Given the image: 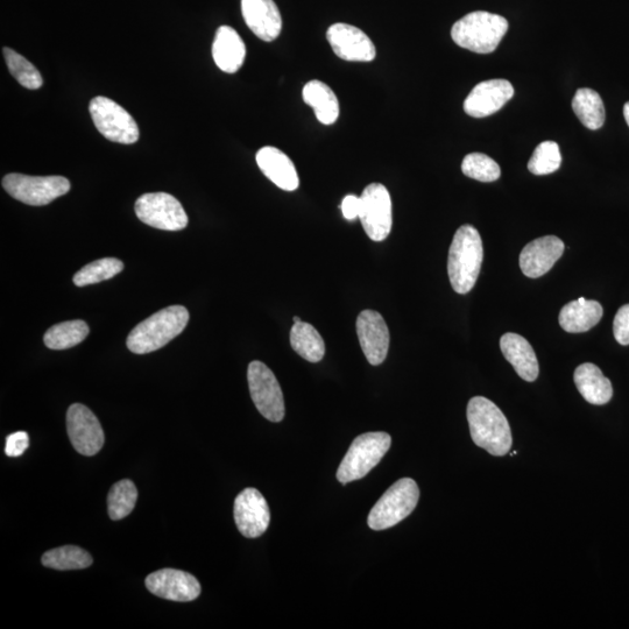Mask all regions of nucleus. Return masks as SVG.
Listing matches in <instances>:
<instances>
[{
  "label": "nucleus",
  "instance_id": "nucleus-1",
  "mask_svg": "<svg viewBox=\"0 0 629 629\" xmlns=\"http://www.w3.org/2000/svg\"><path fill=\"white\" fill-rule=\"evenodd\" d=\"M472 441L497 457L510 452L513 444L510 423L500 408L483 397L472 398L468 405Z\"/></svg>",
  "mask_w": 629,
  "mask_h": 629
},
{
  "label": "nucleus",
  "instance_id": "nucleus-2",
  "mask_svg": "<svg viewBox=\"0 0 629 629\" xmlns=\"http://www.w3.org/2000/svg\"><path fill=\"white\" fill-rule=\"evenodd\" d=\"M484 259L482 237L472 225H463L452 240L448 273L450 284L458 294H468L475 287Z\"/></svg>",
  "mask_w": 629,
  "mask_h": 629
},
{
  "label": "nucleus",
  "instance_id": "nucleus-3",
  "mask_svg": "<svg viewBox=\"0 0 629 629\" xmlns=\"http://www.w3.org/2000/svg\"><path fill=\"white\" fill-rule=\"evenodd\" d=\"M189 313L185 307L171 306L148 317L131 331L127 337V348L137 355L164 348L187 327Z\"/></svg>",
  "mask_w": 629,
  "mask_h": 629
},
{
  "label": "nucleus",
  "instance_id": "nucleus-4",
  "mask_svg": "<svg viewBox=\"0 0 629 629\" xmlns=\"http://www.w3.org/2000/svg\"><path fill=\"white\" fill-rule=\"evenodd\" d=\"M508 31L506 18L490 12L477 11L456 21L451 38L456 45L473 53L490 54L496 51Z\"/></svg>",
  "mask_w": 629,
  "mask_h": 629
},
{
  "label": "nucleus",
  "instance_id": "nucleus-5",
  "mask_svg": "<svg viewBox=\"0 0 629 629\" xmlns=\"http://www.w3.org/2000/svg\"><path fill=\"white\" fill-rule=\"evenodd\" d=\"M391 444L392 437L383 431L358 436L339 465L338 482L345 485L369 475L390 450Z\"/></svg>",
  "mask_w": 629,
  "mask_h": 629
},
{
  "label": "nucleus",
  "instance_id": "nucleus-6",
  "mask_svg": "<svg viewBox=\"0 0 629 629\" xmlns=\"http://www.w3.org/2000/svg\"><path fill=\"white\" fill-rule=\"evenodd\" d=\"M420 490L415 480L402 478L388 489L372 508L367 524L373 530L397 526L418 506Z\"/></svg>",
  "mask_w": 629,
  "mask_h": 629
},
{
  "label": "nucleus",
  "instance_id": "nucleus-7",
  "mask_svg": "<svg viewBox=\"0 0 629 629\" xmlns=\"http://www.w3.org/2000/svg\"><path fill=\"white\" fill-rule=\"evenodd\" d=\"M2 183L13 199L33 207L47 206L66 195L72 187L63 176H28L18 173L7 174Z\"/></svg>",
  "mask_w": 629,
  "mask_h": 629
},
{
  "label": "nucleus",
  "instance_id": "nucleus-8",
  "mask_svg": "<svg viewBox=\"0 0 629 629\" xmlns=\"http://www.w3.org/2000/svg\"><path fill=\"white\" fill-rule=\"evenodd\" d=\"M96 129L113 143L131 145L139 140L136 120L122 106L103 96L95 97L89 105Z\"/></svg>",
  "mask_w": 629,
  "mask_h": 629
},
{
  "label": "nucleus",
  "instance_id": "nucleus-9",
  "mask_svg": "<svg viewBox=\"0 0 629 629\" xmlns=\"http://www.w3.org/2000/svg\"><path fill=\"white\" fill-rule=\"evenodd\" d=\"M251 398L258 411L271 422H281L285 418L284 394L277 378L261 362H252L247 371Z\"/></svg>",
  "mask_w": 629,
  "mask_h": 629
},
{
  "label": "nucleus",
  "instance_id": "nucleus-10",
  "mask_svg": "<svg viewBox=\"0 0 629 629\" xmlns=\"http://www.w3.org/2000/svg\"><path fill=\"white\" fill-rule=\"evenodd\" d=\"M134 209L141 222L155 229L180 231L188 225V216L182 204L167 193L140 196Z\"/></svg>",
  "mask_w": 629,
  "mask_h": 629
},
{
  "label": "nucleus",
  "instance_id": "nucleus-11",
  "mask_svg": "<svg viewBox=\"0 0 629 629\" xmlns=\"http://www.w3.org/2000/svg\"><path fill=\"white\" fill-rule=\"evenodd\" d=\"M360 209V222L366 235L373 242H383L390 236L393 224L392 200L390 192L381 183H372L364 189Z\"/></svg>",
  "mask_w": 629,
  "mask_h": 629
},
{
  "label": "nucleus",
  "instance_id": "nucleus-12",
  "mask_svg": "<svg viewBox=\"0 0 629 629\" xmlns=\"http://www.w3.org/2000/svg\"><path fill=\"white\" fill-rule=\"evenodd\" d=\"M67 431L70 442L79 454L95 456L103 448L104 431L90 409L81 404L70 406L67 412Z\"/></svg>",
  "mask_w": 629,
  "mask_h": 629
},
{
  "label": "nucleus",
  "instance_id": "nucleus-13",
  "mask_svg": "<svg viewBox=\"0 0 629 629\" xmlns=\"http://www.w3.org/2000/svg\"><path fill=\"white\" fill-rule=\"evenodd\" d=\"M233 517L240 534L247 539H257L270 526L271 512L263 494L250 487L238 494Z\"/></svg>",
  "mask_w": 629,
  "mask_h": 629
},
{
  "label": "nucleus",
  "instance_id": "nucleus-14",
  "mask_svg": "<svg viewBox=\"0 0 629 629\" xmlns=\"http://www.w3.org/2000/svg\"><path fill=\"white\" fill-rule=\"evenodd\" d=\"M146 588L162 599L172 602H193L201 595V584L188 572L175 569H162L146 578Z\"/></svg>",
  "mask_w": 629,
  "mask_h": 629
},
{
  "label": "nucleus",
  "instance_id": "nucleus-15",
  "mask_svg": "<svg viewBox=\"0 0 629 629\" xmlns=\"http://www.w3.org/2000/svg\"><path fill=\"white\" fill-rule=\"evenodd\" d=\"M327 39L339 59L349 62H371L376 59V46L356 26L343 23L331 25Z\"/></svg>",
  "mask_w": 629,
  "mask_h": 629
},
{
  "label": "nucleus",
  "instance_id": "nucleus-16",
  "mask_svg": "<svg viewBox=\"0 0 629 629\" xmlns=\"http://www.w3.org/2000/svg\"><path fill=\"white\" fill-rule=\"evenodd\" d=\"M357 335L369 363L383 364L390 349V330L384 317L374 310H364L357 318Z\"/></svg>",
  "mask_w": 629,
  "mask_h": 629
},
{
  "label": "nucleus",
  "instance_id": "nucleus-17",
  "mask_svg": "<svg viewBox=\"0 0 629 629\" xmlns=\"http://www.w3.org/2000/svg\"><path fill=\"white\" fill-rule=\"evenodd\" d=\"M514 96V88L507 80H489L477 84L464 102L469 116L484 118L503 109Z\"/></svg>",
  "mask_w": 629,
  "mask_h": 629
},
{
  "label": "nucleus",
  "instance_id": "nucleus-18",
  "mask_svg": "<svg viewBox=\"0 0 629 629\" xmlns=\"http://www.w3.org/2000/svg\"><path fill=\"white\" fill-rule=\"evenodd\" d=\"M564 243L555 236H546L533 240L520 254L522 273L536 279L547 274L563 256Z\"/></svg>",
  "mask_w": 629,
  "mask_h": 629
},
{
  "label": "nucleus",
  "instance_id": "nucleus-19",
  "mask_svg": "<svg viewBox=\"0 0 629 629\" xmlns=\"http://www.w3.org/2000/svg\"><path fill=\"white\" fill-rule=\"evenodd\" d=\"M242 14L247 27L260 40L272 42L282 31V18L273 0H242Z\"/></svg>",
  "mask_w": 629,
  "mask_h": 629
},
{
  "label": "nucleus",
  "instance_id": "nucleus-20",
  "mask_svg": "<svg viewBox=\"0 0 629 629\" xmlns=\"http://www.w3.org/2000/svg\"><path fill=\"white\" fill-rule=\"evenodd\" d=\"M257 164L260 171L275 186L286 192H294L300 186L298 172L288 155L277 147L266 146L257 153Z\"/></svg>",
  "mask_w": 629,
  "mask_h": 629
},
{
  "label": "nucleus",
  "instance_id": "nucleus-21",
  "mask_svg": "<svg viewBox=\"0 0 629 629\" xmlns=\"http://www.w3.org/2000/svg\"><path fill=\"white\" fill-rule=\"evenodd\" d=\"M500 349L520 378L533 383L539 377V362L533 346L525 337L508 332L500 339Z\"/></svg>",
  "mask_w": 629,
  "mask_h": 629
},
{
  "label": "nucleus",
  "instance_id": "nucleus-22",
  "mask_svg": "<svg viewBox=\"0 0 629 629\" xmlns=\"http://www.w3.org/2000/svg\"><path fill=\"white\" fill-rule=\"evenodd\" d=\"M212 58L224 73L235 74L244 65L246 46L240 35L230 26H221L212 44Z\"/></svg>",
  "mask_w": 629,
  "mask_h": 629
},
{
  "label": "nucleus",
  "instance_id": "nucleus-23",
  "mask_svg": "<svg viewBox=\"0 0 629 629\" xmlns=\"http://www.w3.org/2000/svg\"><path fill=\"white\" fill-rule=\"evenodd\" d=\"M574 379L577 390L591 405H606L613 397L611 381L595 364L585 363L578 366Z\"/></svg>",
  "mask_w": 629,
  "mask_h": 629
},
{
  "label": "nucleus",
  "instance_id": "nucleus-24",
  "mask_svg": "<svg viewBox=\"0 0 629 629\" xmlns=\"http://www.w3.org/2000/svg\"><path fill=\"white\" fill-rule=\"evenodd\" d=\"M604 310L597 301L586 300L584 298L569 302L565 305L560 314V324L563 330L571 334L586 332L602 320Z\"/></svg>",
  "mask_w": 629,
  "mask_h": 629
},
{
  "label": "nucleus",
  "instance_id": "nucleus-25",
  "mask_svg": "<svg viewBox=\"0 0 629 629\" xmlns=\"http://www.w3.org/2000/svg\"><path fill=\"white\" fill-rule=\"evenodd\" d=\"M303 101L312 106L318 122L332 125L339 117V102L336 94L327 84L313 80L302 90Z\"/></svg>",
  "mask_w": 629,
  "mask_h": 629
},
{
  "label": "nucleus",
  "instance_id": "nucleus-26",
  "mask_svg": "<svg viewBox=\"0 0 629 629\" xmlns=\"http://www.w3.org/2000/svg\"><path fill=\"white\" fill-rule=\"evenodd\" d=\"M291 345L298 355L310 363L321 362L325 355V344L320 332L306 322L294 323Z\"/></svg>",
  "mask_w": 629,
  "mask_h": 629
},
{
  "label": "nucleus",
  "instance_id": "nucleus-27",
  "mask_svg": "<svg viewBox=\"0 0 629 629\" xmlns=\"http://www.w3.org/2000/svg\"><path fill=\"white\" fill-rule=\"evenodd\" d=\"M572 109L582 124L590 130H599L605 123V106L602 97L595 90L578 89L572 100Z\"/></svg>",
  "mask_w": 629,
  "mask_h": 629
},
{
  "label": "nucleus",
  "instance_id": "nucleus-28",
  "mask_svg": "<svg viewBox=\"0 0 629 629\" xmlns=\"http://www.w3.org/2000/svg\"><path fill=\"white\" fill-rule=\"evenodd\" d=\"M88 335L89 327L86 322L68 321L55 324L54 327L48 329L44 342L48 349L67 350L82 343Z\"/></svg>",
  "mask_w": 629,
  "mask_h": 629
},
{
  "label": "nucleus",
  "instance_id": "nucleus-29",
  "mask_svg": "<svg viewBox=\"0 0 629 629\" xmlns=\"http://www.w3.org/2000/svg\"><path fill=\"white\" fill-rule=\"evenodd\" d=\"M47 568L60 571L87 569L93 564V557L86 550L65 546L47 551L41 558Z\"/></svg>",
  "mask_w": 629,
  "mask_h": 629
},
{
  "label": "nucleus",
  "instance_id": "nucleus-30",
  "mask_svg": "<svg viewBox=\"0 0 629 629\" xmlns=\"http://www.w3.org/2000/svg\"><path fill=\"white\" fill-rule=\"evenodd\" d=\"M138 491L136 485L131 480L124 479L111 487L108 496V510L112 520H122L129 515L136 507Z\"/></svg>",
  "mask_w": 629,
  "mask_h": 629
},
{
  "label": "nucleus",
  "instance_id": "nucleus-31",
  "mask_svg": "<svg viewBox=\"0 0 629 629\" xmlns=\"http://www.w3.org/2000/svg\"><path fill=\"white\" fill-rule=\"evenodd\" d=\"M7 68L21 86L30 90H38L44 84L39 70L32 63L11 48L3 49Z\"/></svg>",
  "mask_w": 629,
  "mask_h": 629
},
{
  "label": "nucleus",
  "instance_id": "nucleus-32",
  "mask_svg": "<svg viewBox=\"0 0 629 629\" xmlns=\"http://www.w3.org/2000/svg\"><path fill=\"white\" fill-rule=\"evenodd\" d=\"M124 270L122 261L116 258H104L94 261L74 275V284L77 287L98 284L116 277Z\"/></svg>",
  "mask_w": 629,
  "mask_h": 629
},
{
  "label": "nucleus",
  "instance_id": "nucleus-33",
  "mask_svg": "<svg viewBox=\"0 0 629 629\" xmlns=\"http://www.w3.org/2000/svg\"><path fill=\"white\" fill-rule=\"evenodd\" d=\"M561 164L560 146L555 141H543L535 148L533 157L528 162V169L534 175H548L560 169Z\"/></svg>",
  "mask_w": 629,
  "mask_h": 629
},
{
  "label": "nucleus",
  "instance_id": "nucleus-34",
  "mask_svg": "<svg viewBox=\"0 0 629 629\" xmlns=\"http://www.w3.org/2000/svg\"><path fill=\"white\" fill-rule=\"evenodd\" d=\"M462 171L468 178L480 182H494L500 178L501 169L496 161L483 153L466 155Z\"/></svg>",
  "mask_w": 629,
  "mask_h": 629
},
{
  "label": "nucleus",
  "instance_id": "nucleus-35",
  "mask_svg": "<svg viewBox=\"0 0 629 629\" xmlns=\"http://www.w3.org/2000/svg\"><path fill=\"white\" fill-rule=\"evenodd\" d=\"M614 337L621 345H629V305L623 306L614 318Z\"/></svg>",
  "mask_w": 629,
  "mask_h": 629
},
{
  "label": "nucleus",
  "instance_id": "nucleus-36",
  "mask_svg": "<svg viewBox=\"0 0 629 629\" xmlns=\"http://www.w3.org/2000/svg\"><path fill=\"white\" fill-rule=\"evenodd\" d=\"M30 445V437L26 431H18L6 438L5 454L9 457H20L24 455Z\"/></svg>",
  "mask_w": 629,
  "mask_h": 629
},
{
  "label": "nucleus",
  "instance_id": "nucleus-37",
  "mask_svg": "<svg viewBox=\"0 0 629 629\" xmlns=\"http://www.w3.org/2000/svg\"><path fill=\"white\" fill-rule=\"evenodd\" d=\"M342 214L348 221H356L362 209V200L356 195L345 196L341 204Z\"/></svg>",
  "mask_w": 629,
  "mask_h": 629
},
{
  "label": "nucleus",
  "instance_id": "nucleus-38",
  "mask_svg": "<svg viewBox=\"0 0 629 629\" xmlns=\"http://www.w3.org/2000/svg\"><path fill=\"white\" fill-rule=\"evenodd\" d=\"M624 116H625V119H626V123L629 126V102H627L625 104V106H624Z\"/></svg>",
  "mask_w": 629,
  "mask_h": 629
},
{
  "label": "nucleus",
  "instance_id": "nucleus-39",
  "mask_svg": "<svg viewBox=\"0 0 629 629\" xmlns=\"http://www.w3.org/2000/svg\"><path fill=\"white\" fill-rule=\"evenodd\" d=\"M293 321H294V323H299V322H301V318L298 317V316H294Z\"/></svg>",
  "mask_w": 629,
  "mask_h": 629
}]
</instances>
